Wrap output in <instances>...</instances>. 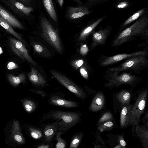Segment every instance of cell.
Instances as JSON below:
<instances>
[{
  "label": "cell",
  "mask_w": 148,
  "mask_h": 148,
  "mask_svg": "<svg viewBox=\"0 0 148 148\" xmlns=\"http://www.w3.org/2000/svg\"><path fill=\"white\" fill-rule=\"evenodd\" d=\"M104 17H102L95 21L87 26L82 31L78 37L79 41L83 42L86 40L88 36L91 34L97 25L102 21Z\"/></svg>",
  "instance_id": "cell-20"
},
{
  "label": "cell",
  "mask_w": 148,
  "mask_h": 148,
  "mask_svg": "<svg viewBox=\"0 0 148 148\" xmlns=\"http://www.w3.org/2000/svg\"><path fill=\"white\" fill-rule=\"evenodd\" d=\"M31 91L36 94L41 96L42 97H44L47 96V94L44 90L39 89H33Z\"/></svg>",
  "instance_id": "cell-36"
},
{
  "label": "cell",
  "mask_w": 148,
  "mask_h": 148,
  "mask_svg": "<svg viewBox=\"0 0 148 148\" xmlns=\"http://www.w3.org/2000/svg\"><path fill=\"white\" fill-rule=\"evenodd\" d=\"M40 22L43 38L58 52L61 53L62 51V45L56 31L46 18L42 17Z\"/></svg>",
  "instance_id": "cell-5"
},
{
  "label": "cell",
  "mask_w": 148,
  "mask_h": 148,
  "mask_svg": "<svg viewBox=\"0 0 148 148\" xmlns=\"http://www.w3.org/2000/svg\"><path fill=\"white\" fill-rule=\"evenodd\" d=\"M29 128L30 135L33 138L38 140L43 137L42 132L38 127L33 126L29 127Z\"/></svg>",
  "instance_id": "cell-27"
},
{
  "label": "cell",
  "mask_w": 148,
  "mask_h": 148,
  "mask_svg": "<svg viewBox=\"0 0 148 148\" xmlns=\"http://www.w3.org/2000/svg\"><path fill=\"white\" fill-rule=\"evenodd\" d=\"M148 52L140 51L131 53H123L111 56L101 55L98 61L99 64L102 67H105L133 57L138 56H147Z\"/></svg>",
  "instance_id": "cell-8"
},
{
  "label": "cell",
  "mask_w": 148,
  "mask_h": 148,
  "mask_svg": "<svg viewBox=\"0 0 148 148\" xmlns=\"http://www.w3.org/2000/svg\"><path fill=\"white\" fill-rule=\"evenodd\" d=\"M30 82L34 85L40 87L45 86L47 82L42 75L34 67H32L28 74Z\"/></svg>",
  "instance_id": "cell-16"
},
{
  "label": "cell",
  "mask_w": 148,
  "mask_h": 148,
  "mask_svg": "<svg viewBox=\"0 0 148 148\" xmlns=\"http://www.w3.org/2000/svg\"><path fill=\"white\" fill-rule=\"evenodd\" d=\"M3 52V51H2V49H1V48L0 47V54H1Z\"/></svg>",
  "instance_id": "cell-44"
},
{
  "label": "cell",
  "mask_w": 148,
  "mask_h": 148,
  "mask_svg": "<svg viewBox=\"0 0 148 148\" xmlns=\"http://www.w3.org/2000/svg\"><path fill=\"white\" fill-rule=\"evenodd\" d=\"M44 6L51 18L56 22L57 17L52 0H43Z\"/></svg>",
  "instance_id": "cell-23"
},
{
  "label": "cell",
  "mask_w": 148,
  "mask_h": 148,
  "mask_svg": "<svg viewBox=\"0 0 148 148\" xmlns=\"http://www.w3.org/2000/svg\"><path fill=\"white\" fill-rule=\"evenodd\" d=\"M83 136L82 132L78 133L73 137L69 145L70 148H77L80 143Z\"/></svg>",
  "instance_id": "cell-29"
},
{
  "label": "cell",
  "mask_w": 148,
  "mask_h": 148,
  "mask_svg": "<svg viewBox=\"0 0 148 148\" xmlns=\"http://www.w3.org/2000/svg\"><path fill=\"white\" fill-rule=\"evenodd\" d=\"M139 139L143 147H148V131L147 127L140 125L139 124L135 127L134 134Z\"/></svg>",
  "instance_id": "cell-18"
},
{
  "label": "cell",
  "mask_w": 148,
  "mask_h": 148,
  "mask_svg": "<svg viewBox=\"0 0 148 148\" xmlns=\"http://www.w3.org/2000/svg\"><path fill=\"white\" fill-rule=\"evenodd\" d=\"M128 5V4L127 2H122L117 5V7L119 8H125L127 7Z\"/></svg>",
  "instance_id": "cell-38"
},
{
  "label": "cell",
  "mask_w": 148,
  "mask_h": 148,
  "mask_svg": "<svg viewBox=\"0 0 148 148\" xmlns=\"http://www.w3.org/2000/svg\"><path fill=\"white\" fill-rule=\"evenodd\" d=\"M21 2L25 4H29L31 2V0H19Z\"/></svg>",
  "instance_id": "cell-42"
},
{
  "label": "cell",
  "mask_w": 148,
  "mask_h": 148,
  "mask_svg": "<svg viewBox=\"0 0 148 148\" xmlns=\"http://www.w3.org/2000/svg\"><path fill=\"white\" fill-rule=\"evenodd\" d=\"M112 71L107 69L104 77L107 82L104 84L106 88L111 89L124 84H127L134 88L142 79V78L131 72L125 71Z\"/></svg>",
  "instance_id": "cell-3"
},
{
  "label": "cell",
  "mask_w": 148,
  "mask_h": 148,
  "mask_svg": "<svg viewBox=\"0 0 148 148\" xmlns=\"http://www.w3.org/2000/svg\"><path fill=\"white\" fill-rule=\"evenodd\" d=\"M24 106L26 110L28 112H32L34 111L36 108V103L31 100H26L24 101Z\"/></svg>",
  "instance_id": "cell-30"
},
{
  "label": "cell",
  "mask_w": 148,
  "mask_h": 148,
  "mask_svg": "<svg viewBox=\"0 0 148 148\" xmlns=\"http://www.w3.org/2000/svg\"><path fill=\"white\" fill-rule=\"evenodd\" d=\"M51 146H52V145H50V144H39L37 145L36 147L37 148H49Z\"/></svg>",
  "instance_id": "cell-40"
},
{
  "label": "cell",
  "mask_w": 148,
  "mask_h": 148,
  "mask_svg": "<svg viewBox=\"0 0 148 148\" xmlns=\"http://www.w3.org/2000/svg\"><path fill=\"white\" fill-rule=\"evenodd\" d=\"M0 16L13 27L23 29L24 27L16 18L0 5Z\"/></svg>",
  "instance_id": "cell-15"
},
{
  "label": "cell",
  "mask_w": 148,
  "mask_h": 148,
  "mask_svg": "<svg viewBox=\"0 0 148 148\" xmlns=\"http://www.w3.org/2000/svg\"><path fill=\"white\" fill-rule=\"evenodd\" d=\"M14 139L18 142H23V141L22 136L18 134H16L14 135Z\"/></svg>",
  "instance_id": "cell-39"
},
{
  "label": "cell",
  "mask_w": 148,
  "mask_h": 148,
  "mask_svg": "<svg viewBox=\"0 0 148 148\" xmlns=\"http://www.w3.org/2000/svg\"><path fill=\"white\" fill-rule=\"evenodd\" d=\"M114 123L109 121L99 124L97 129L101 132L108 131L111 129L114 126Z\"/></svg>",
  "instance_id": "cell-31"
},
{
  "label": "cell",
  "mask_w": 148,
  "mask_h": 148,
  "mask_svg": "<svg viewBox=\"0 0 148 148\" xmlns=\"http://www.w3.org/2000/svg\"><path fill=\"white\" fill-rule=\"evenodd\" d=\"M90 0V1H96L98 0Z\"/></svg>",
  "instance_id": "cell-45"
},
{
  "label": "cell",
  "mask_w": 148,
  "mask_h": 148,
  "mask_svg": "<svg viewBox=\"0 0 148 148\" xmlns=\"http://www.w3.org/2000/svg\"><path fill=\"white\" fill-rule=\"evenodd\" d=\"M145 9L143 8L138 11L129 17L122 24L121 27H125L131 23L139 17L142 16L145 13Z\"/></svg>",
  "instance_id": "cell-28"
},
{
  "label": "cell",
  "mask_w": 148,
  "mask_h": 148,
  "mask_svg": "<svg viewBox=\"0 0 148 148\" xmlns=\"http://www.w3.org/2000/svg\"><path fill=\"white\" fill-rule=\"evenodd\" d=\"M8 78L10 82L13 85H17L21 82H24L26 78L25 74L22 73L17 76L11 74H8Z\"/></svg>",
  "instance_id": "cell-25"
},
{
  "label": "cell",
  "mask_w": 148,
  "mask_h": 148,
  "mask_svg": "<svg viewBox=\"0 0 148 148\" xmlns=\"http://www.w3.org/2000/svg\"><path fill=\"white\" fill-rule=\"evenodd\" d=\"M65 132L63 131L58 130L55 135V139L57 141L56 147V148H64L66 145V140L61 137V135Z\"/></svg>",
  "instance_id": "cell-26"
},
{
  "label": "cell",
  "mask_w": 148,
  "mask_h": 148,
  "mask_svg": "<svg viewBox=\"0 0 148 148\" xmlns=\"http://www.w3.org/2000/svg\"><path fill=\"white\" fill-rule=\"evenodd\" d=\"M89 51V48L86 44H82L80 48V54L82 56L86 55Z\"/></svg>",
  "instance_id": "cell-34"
},
{
  "label": "cell",
  "mask_w": 148,
  "mask_h": 148,
  "mask_svg": "<svg viewBox=\"0 0 148 148\" xmlns=\"http://www.w3.org/2000/svg\"><path fill=\"white\" fill-rule=\"evenodd\" d=\"M132 106V104H130L123 106L120 114V125L122 128L132 125V133L134 135L135 128L131 112Z\"/></svg>",
  "instance_id": "cell-11"
},
{
  "label": "cell",
  "mask_w": 148,
  "mask_h": 148,
  "mask_svg": "<svg viewBox=\"0 0 148 148\" xmlns=\"http://www.w3.org/2000/svg\"><path fill=\"white\" fill-rule=\"evenodd\" d=\"M58 129V123L56 121L45 124L42 132L45 141L48 143H51Z\"/></svg>",
  "instance_id": "cell-14"
},
{
  "label": "cell",
  "mask_w": 148,
  "mask_h": 148,
  "mask_svg": "<svg viewBox=\"0 0 148 148\" xmlns=\"http://www.w3.org/2000/svg\"><path fill=\"white\" fill-rule=\"evenodd\" d=\"M51 73L59 82L77 97L82 100H84L86 98V94L82 88L66 76L59 72L53 70H51Z\"/></svg>",
  "instance_id": "cell-6"
},
{
  "label": "cell",
  "mask_w": 148,
  "mask_h": 148,
  "mask_svg": "<svg viewBox=\"0 0 148 148\" xmlns=\"http://www.w3.org/2000/svg\"><path fill=\"white\" fill-rule=\"evenodd\" d=\"M81 115L79 111L70 112L53 110L44 114L39 122L49 120H56L58 123L59 130L65 132L80 121Z\"/></svg>",
  "instance_id": "cell-2"
},
{
  "label": "cell",
  "mask_w": 148,
  "mask_h": 148,
  "mask_svg": "<svg viewBox=\"0 0 148 148\" xmlns=\"http://www.w3.org/2000/svg\"><path fill=\"white\" fill-rule=\"evenodd\" d=\"M116 97L118 101L123 106L130 103L131 95L128 90H121L117 93Z\"/></svg>",
  "instance_id": "cell-22"
},
{
  "label": "cell",
  "mask_w": 148,
  "mask_h": 148,
  "mask_svg": "<svg viewBox=\"0 0 148 148\" xmlns=\"http://www.w3.org/2000/svg\"><path fill=\"white\" fill-rule=\"evenodd\" d=\"M90 12L88 8L85 6L70 7L67 10V16L70 19L73 20L88 15Z\"/></svg>",
  "instance_id": "cell-17"
},
{
  "label": "cell",
  "mask_w": 148,
  "mask_h": 148,
  "mask_svg": "<svg viewBox=\"0 0 148 148\" xmlns=\"http://www.w3.org/2000/svg\"><path fill=\"white\" fill-rule=\"evenodd\" d=\"M112 29L108 26L103 29L101 27L97 31H93L91 33L92 41L90 49L93 50L98 46H103L110 34Z\"/></svg>",
  "instance_id": "cell-10"
},
{
  "label": "cell",
  "mask_w": 148,
  "mask_h": 148,
  "mask_svg": "<svg viewBox=\"0 0 148 148\" xmlns=\"http://www.w3.org/2000/svg\"><path fill=\"white\" fill-rule=\"evenodd\" d=\"M147 95V88L143 89L138 92L136 101L131 110L134 126L136 127L140 121V116L145 108Z\"/></svg>",
  "instance_id": "cell-7"
},
{
  "label": "cell",
  "mask_w": 148,
  "mask_h": 148,
  "mask_svg": "<svg viewBox=\"0 0 148 148\" xmlns=\"http://www.w3.org/2000/svg\"><path fill=\"white\" fill-rule=\"evenodd\" d=\"M49 103L51 105L65 108H75L78 106L77 102L63 98L58 95H51L48 99Z\"/></svg>",
  "instance_id": "cell-13"
},
{
  "label": "cell",
  "mask_w": 148,
  "mask_h": 148,
  "mask_svg": "<svg viewBox=\"0 0 148 148\" xmlns=\"http://www.w3.org/2000/svg\"><path fill=\"white\" fill-rule=\"evenodd\" d=\"M79 71L82 76L86 79L88 78V74L87 70L86 67L82 66L80 68Z\"/></svg>",
  "instance_id": "cell-35"
},
{
  "label": "cell",
  "mask_w": 148,
  "mask_h": 148,
  "mask_svg": "<svg viewBox=\"0 0 148 148\" xmlns=\"http://www.w3.org/2000/svg\"><path fill=\"white\" fill-rule=\"evenodd\" d=\"M32 45L34 49L38 54L46 57H49L51 56L50 53L48 50L40 43L33 42Z\"/></svg>",
  "instance_id": "cell-24"
},
{
  "label": "cell",
  "mask_w": 148,
  "mask_h": 148,
  "mask_svg": "<svg viewBox=\"0 0 148 148\" xmlns=\"http://www.w3.org/2000/svg\"><path fill=\"white\" fill-rule=\"evenodd\" d=\"M112 118V114L109 112H107L104 114L101 117L98 122L100 124L109 121Z\"/></svg>",
  "instance_id": "cell-32"
},
{
  "label": "cell",
  "mask_w": 148,
  "mask_h": 148,
  "mask_svg": "<svg viewBox=\"0 0 148 148\" xmlns=\"http://www.w3.org/2000/svg\"><path fill=\"white\" fill-rule=\"evenodd\" d=\"M84 63L85 61L83 60L79 59L72 61L71 64L74 68L77 69L83 66Z\"/></svg>",
  "instance_id": "cell-33"
},
{
  "label": "cell",
  "mask_w": 148,
  "mask_h": 148,
  "mask_svg": "<svg viewBox=\"0 0 148 148\" xmlns=\"http://www.w3.org/2000/svg\"><path fill=\"white\" fill-rule=\"evenodd\" d=\"M147 56H138L128 58L117 66L109 67L107 69L112 71L123 72L130 71L139 74L141 71L147 68L148 60Z\"/></svg>",
  "instance_id": "cell-4"
},
{
  "label": "cell",
  "mask_w": 148,
  "mask_h": 148,
  "mask_svg": "<svg viewBox=\"0 0 148 148\" xmlns=\"http://www.w3.org/2000/svg\"><path fill=\"white\" fill-rule=\"evenodd\" d=\"M10 45L12 51L23 60L36 66V64L29 55L24 44L21 41L13 38H10Z\"/></svg>",
  "instance_id": "cell-9"
},
{
  "label": "cell",
  "mask_w": 148,
  "mask_h": 148,
  "mask_svg": "<svg viewBox=\"0 0 148 148\" xmlns=\"http://www.w3.org/2000/svg\"><path fill=\"white\" fill-rule=\"evenodd\" d=\"M148 19L142 16L132 25L123 30L119 32L113 40L111 46L117 47L126 42L135 40L138 36L141 37L148 43Z\"/></svg>",
  "instance_id": "cell-1"
},
{
  "label": "cell",
  "mask_w": 148,
  "mask_h": 148,
  "mask_svg": "<svg viewBox=\"0 0 148 148\" xmlns=\"http://www.w3.org/2000/svg\"><path fill=\"white\" fill-rule=\"evenodd\" d=\"M16 13L29 15L33 10L31 7L26 6L16 0H1Z\"/></svg>",
  "instance_id": "cell-12"
},
{
  "label": "cell",
  "mask_w": 148,
  "mask_h": 148,
  "mask_svg": "<svg viewBox=\"0 0 148 148\" xmlns=\"http://www.w3.org/2000/svg\"><path fill=\"white\" fill-rule=\"evenodd\" d=\"M0 25L9 33L12 34L22 42L24 44L26 43L21 36L15 32L11 26L4 19L0 16Z\"/></svg>",
  "instance_id": "cell-21"
},
{
  "label": "cell",
  "mask_w": 148,
  "mask_h": 148,
  "mask_svg": "<svg viewBox=\"0 0 148 148\" xmlns=\"http://www.w3.org/2000/svg\"><path fill=\"white\" fill-rule=\"evenodd\" d=\"M104 104L105 97L103 93L98 92L93 98L89 109L92 112H97L103 108Z\"/></svg>",
  "instance_id": "cell-19"
},
{
  "label": "cell",
  "mask_w": 148,
  "mask_h": 148,
  "mask_svg": "<svg viewBox=\"0 0 148 148\" xmlns=\"http://www.w3.org/2000/svg\"><path fill=\"white\" fill-rule=\"evenodd\" d=\"M119 143L121 145L122 147H124L126 145V143L125 140L122 138H120L119 139Z\"/></svg>",
  "instance_id": "cell-41"
},
{
  "label": "cell",
  "mask_w": 148,
  "mask_h": 148,
  "mask_svg": "<svg viewBox=\"0 0 148 148\" xmlns=\"http://www.w3.org/2000/svg\"><path fill=\"white\" fill-rule=\"evenodd\" d=\"M18 65L16 63L12 62H9L7 65V68L9 70H12L17 68Z\"/></svg>",
  "instance_id": "cell-37"
},
{
  "label": "cell",
  "mask_w": 148,
  "mask_h": 148,
  "mask_svg": "<svg viewBox=\"0 0 148 148\" xmlns=\"http://www.w3.org/2000/svg\"><path fill=\"white\" fill-rule=\"evenodd\" d=\"M58 3L60 7H62V6L64 0H57Z\"/></svg>",
  "instance_id": "cell-43"
}]
</instances>
